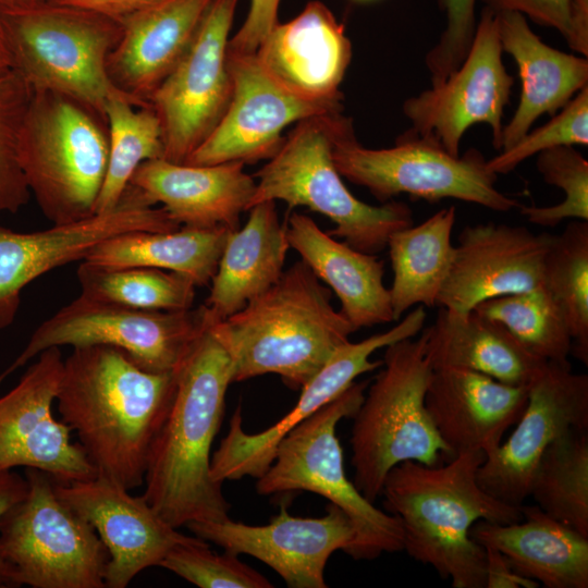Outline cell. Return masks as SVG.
<instances>
[{
    "mask_svg": "<svg viewBox=\"0 0 588 588\" xmlns=\"http://www.w3.org/2000/svg\"><path fill=\"white\" fill-rule=\"evenodd\" d=\"M175 389V371L150 372L109 345L74 347L56 396L97 475L131 490L144 483L152 443Z\"/></svg>",
    "mask_w": 588,
    "mask_h": 588,
    "instance_id": "obj_1",
    "label": "cell"
},
{
    "mask_svg": "<svg viewBox=\"0 0 588 588\" xmlns=\"http://www.w3.org/2000/svg\"><path fill=\"white\" fill-rule=\"evenodd\" d=\"M233 383L231 358L207 328L175 370V389L152 443L143 497L171 526L229 519L230 502L210 473V450Z\"/></svg>",
    "mask_w": 588,
    "mask_h": 588,
    "instance_id": "obj_2",
    "label": "cell"
},
{
    "mask_svg": "<svg viewBox=\"0 0 588 588\" xmlns=\"http://www.w3.org/2000/svg\"><path fill=\"white\" fill-rule=\"evenodd\" d=\"M485 460L479 451L455 455L442 466L402 462L387 474L384 509L397 517L403 550L430 565L454 588H486V551L470 537L478 520H522L520 506L504 503L477 482Z\"/></svg>",
    "mask_w": 588,
    "mask_h": 588,
    "instance_id": "obj_3",
    "label": "cell"
},
{
    "mask_svg": "<svg viewBox=\"0 0 588 588\" xmlns=\"http://www.w3.org/2000/svg\"><path fill=\"white\" fill-rule=\"evenodd\" d=\"M301 259L265 293L209 327L232 362L233 382L279 375L302 389L356 330Z\"/></svg>",
    "mask_w": 588,
    "mask_h": 588,
    "instance_id": "obj_4",
    "label": "cell"
},
{
    "mask_svg": "<svg viewBox=\"0 0 588 588\" xmlns=\"http://www.w3.org/2000/svg\"><path fill=\"white\" fill-rule=\"evenodd\" d=\"M343 113L302 120L279 151L253 176L258 180L247 211L256 204L282 200L289 209L306 207L334 223L328 233L353 248L377 255L397 230L414 224L405 203L372 206L356 198L342 181L332 157L338 134L352 125Z\"/></svg>",
    "mask_w": 588,
    "mask_h": 588,
    "instance_id": "obj_5",
    "label": "cell"
},
{
    "mask_svg": "<svg viewBox=\"0 0 588 588\" xmlns=\"http://www.w3.org/2000/svg\"><path fill=\"white\" fill-rule=\"evenodd\" d=\"M103 113L51 90H33L22 124L17 158L29 193L53 224L88 218L108 166Z\"/></svg>",
    "mask_w": 588,
    "mask_h": 588,
    "instance_id": "obj_6",
    "label": "cell"
},
{
    "mask_svg": "<svg viewBox=\"0 0 588 588\" xmlns=\"http://www.w3.org/2000/svg\"><path fill=\"white\" fill-rule=\"evenodd\" d=\"M381 366L353 416L351 436L352 481L371 503L395 465L414 461L434 466L442 456L451 460L425 406L433 368L424 333L388 345Z\"/></svg>",
    "mask_w": 588,
    "mask_h": 588,
    "instance_id": "obj_7",
    "label": "cell"
},
{
    "mask_svg": "<svg viewBox=\"0 0 588 588\" xmlns=\"http://www.w3.org/2000/svg\"><path fill=\"white\" fill-rule=\"evenodd\" d=\"M0 14L13 71L33 90L63 94L103 113L106 99L120 91L107 74L108 57L122 34L120 21L49 0L0 7Z\"/></svg>",
    "mask_w": 588,
    "mask_h": 588,
    "instance_id": "obj_8",
    "label": "cell"
},
{
    "mask_svg": "<svg viewBox=\"0 0 588 588\" xmlns=\"http://www.w3.org/2000/svg\"><path fill=\"white\" fill-rule=\"evenodd\" d=\"M369 381L354 382L338 397L290 430L278 443L272 463L257 478L261 495L306 490L320 494L351 519L355 541L347 552L355 560H373L403 550L397 517L368 501L345 474L336 426L353 418Z\"/></svg>",
    "mask_w": 588,
    "mask_h": 588,
    "instance_id": "obj_9",
    "label": "cell"
},
{
    "mask_svg": "<svg viewBox=\"0 0 588 588\" xmlns=\"http://www.w3.org/2000/svg\"><path fill=\"white\" fill-rule=\"evenodd\" d=\"M27 491L0 518V560L11 587L103 588L109 553L95 528L56 493L54 480L25 468Z\"/></svg>",
    "mask_w": 588,
    "mask_h": 588,
    "instance_id": "obj_10",
    "label": "cell"
},
{
    "mask_svg": "<svg viewBox=\"0 0 588 588\" xmlns=\"http://www.w3.org/2000/svg\"><path fill=\"white\" fill-rule=\"evenodd\" d=\"M332 157L343 177L381 203L408 194L428 201L454 198L501 212L520 206L497 188L498 175L479 150L454 156L412 130L390 148L371 149L358 143L352 124L335 137Z\"/></svg>",
    "mask_w": 588,
    "mask_h": 588,
    "instance_id": "obj_11",
    "label": "cell"
},
{
    "mask_svg": "<svg viewBox=\"0 0 588 588\" xmlns=\"http://www.w3.org/2000/svg\"><path fill=\"white\" fill-rule=\"evenodd\" d=\"M207 328L203 305L196 309H140L81 294L39 324L0 373V384L42 351L63 345H109L147 371L173 372Z\"/></svg>",
    "mask_w": 588,
    "mask_h": 588,
    "instance_id": "obj_12",
    "label": "cell"
},
{
    "mask_svg": "<svg viewBox=\"0 0 588 588\" xmlns=\"http://www.w3.org/2000/svg\"><path fill=\"white\" fill-rule=\"evenodd\" d=\"M236 5L237 0H212L189 48L149 100L161 123L166 160L185 162L228 109L226 54Z\"/></svg>",
    "mask_w": 588,
    "mask_h": 588,
    "instance_id": "obj_13",
    "label": "cell"
},
{
    "mask_svg": "<svg viewBox=\"0 0 588 588\" xmlns=\"http://www.w3.org/2000/svg\"><path fill=\"white\" fill-rule=\"evenodd\" d=\"M502 53L497 13L485 7L460 66L442 83L404 101L411 130L458 156L465 132L485 123L491 127L493 147L501 150L504 108L514 85Z\"/></svg>",
    "mask_w": 588,
    "mask_h": 588,
    "instance_id": "obj_14",
    "label": "cell"
},
{
    "mask_svg": "<svg viewBox=\"0 0 588 588\" xmlns=\"http://www.w3.org/2000/svg\"><path fill=\"white\" fill-rule=\"evenodd\" d=\"M516 424L505 443L485 454L476 479L493 498L520 506L544 450L569 430L588 428V376L573 372L571 363L546 362Z\"/></svg>",
    "mask_w": 588,
    "mask_h": 588,
    "instance_id": "obj_15",
    "label": "cell"
},
{
    "mask_svg": "<svg viewBox=\"0 0 588 588\" xmlns=\"http://www.w3.org/2000/svg\"><path fill=\"white\" fill-rule=\"evenodd\" d=\"M155 206L128 185L110 211L36 232L0 225V329L13 323L26 285L54 268L84 259L103 240L131 231L181 228L162 207Z\"/></svg>",
    "mask_w": 588,
    "mask_h": 588,
    "instance_id": "obj_16",
    "label": "cell"
},
{
    "mask_svg": "<svg viewBox=\"0 0 588 588\" xmlns=\"http://www.w3.org/2000/svg\"><path fill=\"white\" fill-rule=\"evenodd\" d=\"M226 58L232 81L228 109L209 137L184 163L247 164L269 160L281 148L286 126L343 111V105L308 100L291 93L267 73L255 53L228 49Z\"/></svg>",
    "mask_w": 588,
    "mask_h": 588,
    "instance_id": "obj_17",
    "label": "cell"
},
{
    "mask_svg": "<svg viewBox=\"0 0 588 588\" xmlns=\"http://www.w3.org/2000/svg\"><path fill=\"white\" fill-rule=\"evenodd\" d=\"M426 317L424 306L418 305L392 329L357 343L342 344L301 389L295 406L277 424L258 433L244 431L237 407L226 437L211 457V477L221 483L246 476L259 478L272 463L278 443L290 430L342 394L358 376L380 367L382 360L373 362L369 357L379 348L416 336L422 330Z\"/></svg>",
    "mask_w": 588,
    "mask_h": 588,
    "instance_id": "obj_18",
    "label": "cell"
},
{
    "mask_svg": "<svg viewBox=\"0 0 588 588\" xmlns=\"http://www.w3.org/2000/svg\"><path fill=\"white\" fill-rule=\"evenodd\" d=\"M19 382L0 396V470L19 466L46 471L59 483L97 476L71 429L52 414L63 368L60 347L37 356Z\"/></svg>",
    "mask_w": 588,
    "mask_h": 588,
    "instance_id": "obj_19",
    "label": "cell"
},
{
    "mask_svg": "<svg viewBox=\"0 0 588 588\" xmlns=\"http://www.w3.org/2000/svg\"><path fill=\"white\" fill-rule=\"evenodd\" d=\"M195 536L226 552L260 560L291 588H326L324 568L336 550L345 553L355 541L347 515L329 503L321 517L292 516L286 504L267 525L253 526L230 518L222 522H191Z\"/></svg>",
    "mask_w": 588,
    "mask_h": 588,
    "instance_id": "obj_20",
    "label": "cell"
},
{
    "mask_svg": "<svg viewBox=\"0 0 588 588\" xmlns=\"http://www.w3.org/2000/svg\"><path fill=\"white\" fill-rule=\"evenodd\" d=\"M57 495L95 528L109 553L105 587L125 588L142 571L159 566L174 547L204 539L177 531L145 500L97 475L59 483Z\"/></svg>",
    "mask_w": 588,
    "mask_h": 588,
    "instance_id": "obj_21",
    "label": "cell"
},
{
    "mask_svg": "<svg viewBox=\"0 0 588 588\" xmlns=\"http://www.w3.org/2000/svg\"><path fill=\"white\" fill-rule=\"evenodd\" d=\"M553 235L505 223L467 225L454 246L452 265L437 306L465 315L490 298L542 285Z\"/></svg>",
    "mask_w": 588,
    "mask_h": 588,
    "instance_id": "obj_22",
    "label": "cell"
},
{
    "mask_svg": "<svg viewBox=\"0 0 588 588\" xmlns=\"http://www.w3.org/2000/svg\"><path fill=\"white\" fill-rule=\"evenodd\" d=\"M255 54L291 93L342 105L340 86L352 60V44L344 25L323 2L309 1L294 19L278 22Z\"/></svg>",
    "mask_w": 588,
    "mask_h": 588,
    "instance_id": "obj_23",
    "label": "cell"
},
{
    "mask_svg": "<svg viewBox=\"0 0 588 588\" xmlns=\"http://www.w3.org/2000/svg\"><path fill=\"white\" fill-rule=\"evenodd\" d=\"M528 385L503 383L457 367L433 369L425 406L451 458L464 452L485 454L501 444L527 403Z\"/></svg>",
    "mask_w": 588,
    "mask_h": 588,
    "instance_id": "obj_24",
    "label": "cell"
},
{
    "mask_svg": "<svg viewBox=\"0 0 588 588\" xmlns=\"http://www.w3.org/2000/svg\"><path fill=\"white\" fill-rule=\"evenodd\" d=\"M244 167L237 161L194 166L159 158L143 162L130 185L152 205L161 204L180 225L235 231L256 189Z\"/></svg>",
    "mask_w": 588,
    "mask_h": 588,
    "instance_id": "obj_25",
    "label": "cell"
},
{
    "mask_svg": "<svg viewBox=\"0 0 588 588\" xmlns=\"http://www.w3.org/2000/svg\"><path fill=\"white\" fill-rule=\"evenodd\" d=\"M211 2L168 0L121 20V37L107 60L111 84L148 106L189 48Z\"/></svg>",
    "mask_w": 588,
    "mask_h": 588,
    "instance_id": "obj_26",
    "label": "cell"
},
{
    "mask_svg": "<svg viewBox=\"0 0 588 588\" xmlns=\"http://www.w3.org/2000/svg\"><path fill=\"white\" fill-rule=\"evenodd\" d=\"M497 16L502 50L515 61L520 79L517 108L502 131L504 150L530 131L540 115L553 117L588 86V60L543 42L520 13L504 11Z\"/></svg>",
    "mask_w": 588,
    "mask_h": 588,
    "instance_id": "obj_27",
    "label": "cell"
},
{
    "mask_svg": "<svg viewBox=\"0 0 588 588\" xmlns=\"http://www.w3.org/2000/svg\"><path fill=\"white\" fill-rule=\"evenodd\" d=\"M290 247L341 303L340 311L355 330L394 321L384 262L323 232L308 216L293 211L285 224Z\"/></svg>",
    "mask_w": 588,
    "mask_h": 588,
    "instance_id": "obj_28",
    "label": "cell"
},
{
    "mask_svg": "<svg viewBox=\"0 0 588 588\" xmlns=\"http://www.w3.org/2000/svg\"><path fill=\"white\" fill-rule=\"evenodd\" d=\"M525 522L478 520L470 537L500 551L513 569L547 588L588 587V537L547 515L537 505H520Z\"/></svg>",
    "mask_w": 588,
    "mask_h": 588,
    "instance_id": "obj_29",
    "label": "cell"
},
{
    "mask_svg": "<svg viewBox=\"0 0 588 588\" xmlns=\"http://www.w3.org/2000/svg\"><path fill=\"white\" fill-rule=\"evenodd\" d=\"M242 229L230 231L203 304L208 327L245 307L282 275L287 250L285 224L275 201L253 206Z\"/></svg>",
    "mask_w": 588,
    "mask_h": 588,
    "instance_id": "obj_30",
    "label": "cell"
},
{
    "mask_svg": "<svg viewBox=\"0 0 588 588\" xmlns=\"http://www.w3.org/2000/svg\"><path fill=\"white\" fill-rule=\"evenodd\" d=\"M422 333L433 369L465 368L503 383L528 385L546 363L525 350L500 322L476 310L458 315L441 308Z\"/></svg>",
    "mask_w": 588,
    "mask_h": 588,
    "instance_id": "obj_31",
    "label": "cell"
},
{
    "mask_svg": "<svg viewBox=\"0 0 588 588\" xmlns=\"http://www.w3.org/2000/svg\"><path fill=\"white\" fill-rule=\"evenodd\" d=\"M229 232L186 225L170 232L131 231L96 244L83 260L111 268L164 269L206 286L217 271Z\"/></svg>",
    "mask_w": 588,
    "mask_h": 588,
    "instance_id": "obj_32",
    "label": "cell"
},
{
    "mask_svg": "<svg viewBox=\"0 0 588 588\" xmlns=\"http://www.w3.org/2000/svg\"><path fill=\"white\" fill-rule=\"evenodd\" d=\"M455 219L456 209L451 206L390 235L387 247L393 282L389 292L394 321L415 305L437 306L453 260Z\"/></svg>",
    "mask_w": 588,
    "mask_h": 588,
    "instance_id": "obj_33",
    "label": "cell"
},
{
    "mask_svg": "<svg viewBox=\"0 0 588 588\" xmlns=\"http://www.w3.org/2000/svg\"><path fill=\"white\" fill-rule=\"evenodd\" d=\"M108 126V166L95 213L112 210L135 170L145 161L163 158L160 120L155 110L139 106L127 95L115 91L105 101Z\"/></svg>",
    "mask_w": 588,
    "mask_h": 588,
    "instance_id": "obj_34",
    "label": "cell"
},
{
    "mask_svg": "<svg viewBox=\"0 0 588 588\" xmlns=\"http://www.w3.org/2000/svg\"><path fill=\"white\" fill-rule=\"evenodd\" d=\"M528 497L547 515L588 537L587 429H572L544 450Z\"/></svg>",
    "mask_w": 588,
    "mask_h": 588,
    "instance_id": "obj_35",
    "label": "cell"
},
{
    "mask_svg": "<svg viewBox=\"0 0 588 588\" xmlns=\"http://www.w3.org/2000/svg\"><path fill=\"white\" fill-rule=\"evenodd\" d=\"M542 285L568 327L571 354L588 365V221H572L553 235L544 258Z\"/></svg>",
    "mask_w": 588,
    "mask_h": 588,
    "instance_id": "obj_36",
    "label": "cell"
},
{
    "mask_svg": "<svg viewBox=\"0 0 588 588\" xmlns=\"http://www.w3.org/2000/svg\"><path fill=\"white\" fill-rule=\"evenodd\" d=\"M81 294L140 309L192 308L195 283L187 277L156 268H111L86 261L77 269Z\"/></svg>",
    "mask_w": 588,
    "mask_h": 588,
    "instance_id": "obj_37",
    "label": "cell"
},
{
    "mask_svg": "<svg viewBox=\"0 0 588 588\" xmlns=\"http://www.w3.org/2000/svg\"><path fill=\"white\" fill-rule=\"evenodd\" d=\"M473 310L500 322L531 355L546 362L569 363L568 327L543 285L487 299Z\"/></svg>",
    "mask_w": 588,
    "mask_h": 588,
    "instance_id": "obj_38",
    "label": "cell"
},
{
    "mask_svg": "<svg viewBox=\"0 0 588 588\" xmlns=\"http://www.w3.org/2000/svg\"><path fill=\"white\" fill-rule=\"evenodd\" d=\"M537 169L547 184L561 188L564 199L554 206L518 208L531 223L553 228L563 220L588 221V161L574 146H559L537 155Z\"/></svg>",
    "mask_w": 588,
    "mask_h": 588,
    "instance_id": "obj_39",
    "label": "cell"
},
{
    "mask_svg": "<svg viewBox=\"0 0 588 588\" xmlns=\"http://www.w3.org/2000/svg\"><path fill=\"white\" fill-rule=\"evenodd\" d=\"M32 96V87L15 71L0 76V213H15L30 196L17 144Z\"/></svg>",
    "mask_w": 588,
    "mask_h": 588,
    "instance_id": "obj_40",
    "label": "cell"
},
{
    "mask_svg": "<svg viewBox=\"0 0 588 588\" xmlns=\"http://www.w3.org/2000/svg\"><path fill=\"white\" fill-rule=\"evenodd\" d=\"M164 567L200 588H271L260 573L226 552L218 554L206 540L171 549L160 562Z\"/></svg>",
    "mask_w": 588,
    "mask_h": 588,
    "instance_id": "obj_41",
    "label": "cell"
},
{
    "mask_svg": "<svg viewBox=\"0 0 588 588\" xmlns=\"http://www.w3.org/2000/svg\"><path fill=\"white\" fill-rule=\"evenodd\" d=\"M574 145H588V86L546 124L528 131L513 146L487 160V167L497 175L505 174L531 156L554 147Z\"/></svg>",
    "mask_w": 588,
    "mask_h": 588,
    "instance_id": "obj_42",
    "label": "cell"
},
{
    "mask_svg": "<svg viewBox=\"0 0 588 588\" xmlns=\"http://www.w3.org/2000/svg\"><path fill=\"white\" fill-rule=\"evenodd\" d=\"M476 1L438 0L446 23L438 42L425 58L432 85L445 81L465 59L477 25Z\"/></svg>",
    "mask_w": 588,
    "mask_h": 588,
    "instance_id": "obj_43",
    "label": "cell"
},
{
    "mask_svg": "<svg viewBox=\"0 0 588 588\" xmlns=\"http://www.w3.org/2000/svg\"><path fill=\"white\" fill-rule=\"evenodd\" d=\"M495 13L510 11L529 17L539 25L556 29L565 39L569 37V0H481Z\"/></svg>",
    "mask_w": 588,
    "mask_h": 588,
    "instance_id": "obj_44",
    "label": "cell"
},
{
    "mask_svg": "<svg viewBox=\"0 0 588 588\" xmlns=\"http://www.w3.org/2000/svg\"><path fill=\"white\" fill-rule=\"evenodd\" d=\"M280 0H250L243 25L230 37L228 49L240 53H255L264 38L279 22Z\"/></svg>",
    "mask_w": 588,
    "mask_h": 588,
    "instance_id": "obj_45",
    "label": "cell"
},
{
    "mask_svg": "<svg viewBox=\"0 0 588 588\" xmlns=\"http://www.w3.org/2000/svg\"><path fill=\"white\" fill-rule=\"evenodd\" d=\"M486 588H536L539 584L517 574L507 559L498 550L487 547Z\"/></svg>",
    "mask_w": 588,
    "mask_h": 588,
    "instance_id": "obj_46",
    "label": "cell"
},
{
    "mask_svg": "<svg viewBox=\"0 0 588 588\" xmlns=\"http://www.w3.org/2000/svg\"><path fill=\"white\" fill-rule=\"evenodd\" d=\"M56 3L89 9L118 21L168 0H49Z\"/></svg>",
    "mask_w": 588,
    "mask_h": 588,
    "instance_id": "obj_47",
    "label": "cell"
},
{
    "mask_svg": "<svg viewBox=\"0 0 588 588\" xmlns=\"http://www.w3.org/2000/svg\"><path fill=\"white\" fill-rule=\"evenodd\" d=\"M27 481L13 469L0 470V518L16 502L24 498ZM0 587H11L8 572L0 560Z\"/></svg>",
    "mask_w": 588,
    "mask_h": 588,
    "instance_id": "obj_48",
    "label": "cell"
},
{
    "mask_svg": "<svg viewBox=\"0 0 588 588\" xmlns=\"http://www.w3.org/2000/svg\"><path fill=\"white\" fill-rule=\"evenodd\" d=\"M571 33L568 47L588 57V0H569Z\"/></svg>",
    "mask_w": 588,
    "mask_h": 588,
    "instance_id": "obj_49",
    "label": "cell"
},
{
    "mask_svg": "<svg viewBox=\"0 0 588 588\" xmlns=\"http://www.w3.org/2000/svg\"><path fill=\"white\" fill-rule=\"evenodd\" d=\"M13 71L12 57L4 24L0 14V76Z\"/></svg>",
    "mask_w": 588,
    "mask_h": 588,
    "instance_id": "obj_50",
    "label": "cell"
},
{
    "mask_svg": "<svg viewBox=\"0 0 588 588\" xmlns=\"http://www.w3.org/2000/svg\"><path fill=\"white\" fill-rule=\"evenodd\" d=\"M27 0H0V7L12 5Z\"/></svg>",
    "mask_w": 588,
    "mask_h": 588,
    "instance_id": "obj_51",
    "label": "cell"
},
{
    "mask_svg": "<svg viewBox=\"0 0 588 588\" xmlns=\"http://www.w3.org/2000/svg\"><path fill=\"white\" fill-rule=\"evenodd\" d=\"M354 2H358V3H367V2H372V1H376V0H352Z\"/></svg>",
    "mask_w": 588,
    "mask_h": 588,
    "instance_id": "obj_52",
    "label": "cell"
}]
</instances>
